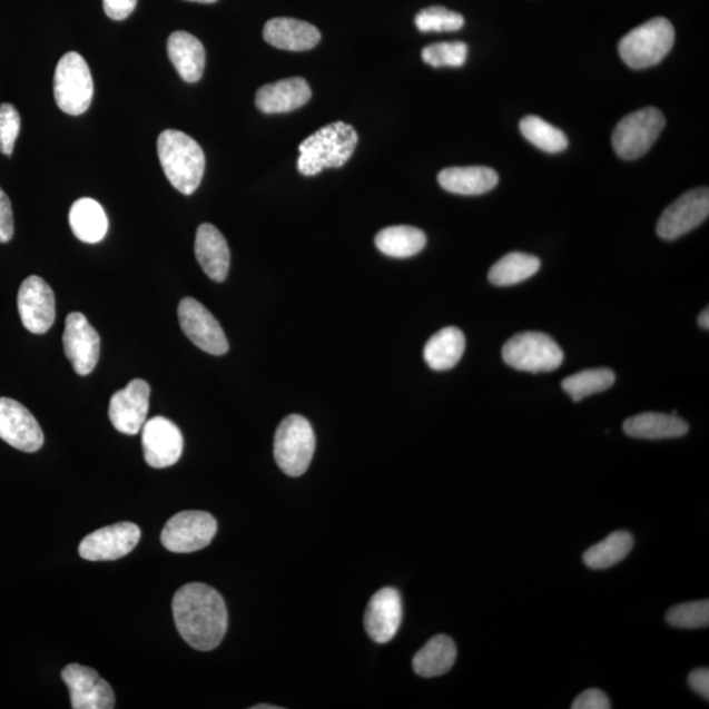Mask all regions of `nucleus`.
<instances>
[{"label":"nucleus","instance_id":"obj_1","mask_svg":"<svg viewBox=\"0 0 709 709\" xmlns=\"http://www.w3.org/2000/svg\"><path fill=\"white\" fill-rule=\"evenodd\" d=\"M175 626L194 649H216L228 630V610L221 595L204 583H188L173 599Z\"/></svg>","mask_w":709,"mask_h":709},{"label":"nucleus","instance_id":"obj_2","mask_svg":"<svg viewBox=\"0 0 709 709\" xmlns=\"http://www.w3.org/2000/svg\"><path fill=\"white\" fill-rule=\"evenodd\" d=\"M160 166L171 186L183 195H193L206 171V156L194 138L180 130L167 129L157 142Z\"/></svg>","mask_w":709,"mask_h":709},{"label":"nucleus","instance_id":"obj_3","mask_svg":"<svg viewBox=\"0 0 709 709\" xmlns=\"http://www.w3.org/2000/svg\"><path fill=\"white\" fill-rule=\"evenodd\" d=\"M357 140L355 128L343 121L319 129L299 145L298 171L314 177L325 168L342 167L353 157Z\"/></svg>","mask_w":709,"mask_h":709},{"label":"nucleus","instance_id":"obj_4","mask_svg":"<svg viewBox=\"0 0 709 709\" xmlns=\"http://www.w3.org/2000/svg\"><path fill=\"white\" fill-rule=\"evenodd\" d=\"M674 27L668 19L656 18L626 35L619 43V53L632 69H647L660 63L674 46Z\"/></svg>","mask_w":709,"mask_h":709},{"label":"nucleus","instance_id":"obj_5","mask_svg":"<svg viewBox=\"0 0 709 709\" xmlns=\"http://www.w3.org/2000/svg\"><path fill=\"white\" fill-rule=\"evenodd\" d=\"M316 435L308 420L302 415H289L275 434L274 453L277 465L291 477L303 476L308 471Z\"/></svg>","mask_w":709,"mask_h":709},{"label":"nucleus","instance_id":"obj_6","mask_svg":"<svg viewBox=\"0 0 709 709\" xmlns=\"http://www.w3.org/2000/svg\"><path fill=\"white\" fill-rule=\"evenodd\" d=\"M93 82L89 65L76 52L66 53L55 72V98L62 112L79 116L90 108Z\"/></svg>","mask_w":709,"mask_h":709},{"label":"nucleus","instance_id":"obj_7","mask_svg":"<svg viewBox=\"0 0 709 709\" xmlns=\"http://www.w3.org/2000/svg\"><path fill=\"white\" fill-rule=\"evenodd\" d=\"M503 362L518 371L540 374L558 370L564 362V351L550 335L543 333H521L504 343Z\"/></svg>","mask_w":709,"mask_h":709},{"label":"nucleus","instance_id":"obj_8","mask_svg":"<svg viewBox=\"0 0 709 709\" xmlns=\"http://www.w3.org/2000/svg\"><path fill=\"white\" fill-rule=\"evenodd\" d=\"M664 128V117L657 108H644L624 117L612 134L613 150L632 160L647 155Z\"/></svg>","mask_w":709,"mask_h":709},{"label":"nucleus","instance_id":"obj_9","mask_svg":"<svg viewBox=\"0 0 709 709\" xmlns=\"http://www.w3.org/2000/svg\"><path fill=\"white\" fill-rule=\"evenodd\" d=\"M217 533V522L206 511H183L168 521L160 535L167 551L193 553L210 544Z\"/></svg>","mask_w":709,"mask_h":709},{"label":"nucleus","instance_id":"obj_10","mask_svg":"<svg viewBox=\"0 0 709 709\" xmlns=\"http://www.w3.org/2000/svg\"><path fill=\"white\" fill-rule=\"evenodd\" d=\"M178 317L181 331L195 346L210 355L221 356L228 353L229 342L226 339L223 327L206 306L196 302L195 298H183Z\"/></svg>","mask_w":709,"mask_h":709},{"label":"nucleus","instance_id":"obj_11","mask_svg":"<svg viewBox=\"0 0 709 709\" xmlns=\"http://www.w3.org/2000/svg\"><path fill=\"white\" fill-rule=\"evenodd\" d=\"M21 323L32 334H46L56 319V297L50 285L40 276H29L21 283L18 295Z\"/></svg>","mask_w":709,"mask_h":709},{"label":"nucleus","instance_id":"obj_12","mask_svg":"<svg viewBox=\"0 0 709 709\" xmlns=\"http://www.w3.org/2000/svg\"><path fill=\"white\" fill-rule=\"evenodd\" d=\"M709 215L708 188L691 189L663 211L657 224L662 239L674 240L703 224Z\"/></svg>","mask_w":709,"mask_h":709},{"label":"nucleus","instance_id":"obj_13","mask_svg":"<svg viewBox=\"0 0 709 709\" xmlns=\"http://www.w3.org/2000/svg\"><path fill=\"white\" fill-rule=\"evenodd\" d=\"M66 357L80 376L90 375L100 356V336L82 313H70L63 333Z\"/></svg>","mask_w":709,"mask_h":709},{"label":"nucleus","instance_id":"obj_14","mask_svg":"<svg viewBox=\"0 0 709 709\" xmlns=\"http://www.w3.org/2000/svg\"><path fill=\"white\" fill-rule=\"evenodd\" d=\"M141 539V530L134 523L107 525L87 535L79 544L80 558L89 561H112L135 550Z\"/></svg>","mask_w":709,"mask_h":709},{"label":"nucleus","instance_id":"obj_15","mask_svg":"<svg viewBox=\"0 0 709 709\" xmlns=\"http://www.w3.org/2000/svg\"><path fill=\"white\" fill-rule=\"evenodd\" d=\"M150 385L136 378L109 401V421L121 434L136 435L142 430L149 413Z\"/></svg>","mask_w":709,"mask_h":709},{"label":"nucleus","instance_id":"obj_16","mask_svg":"<svg viewBox=\"0 0 709 709\" xmlns=\"http://www.w3.org/2000/svg\"><path fill=\"white\" fill-rule=\"evenodd\" d=\"M185 447L181 431L174 422L155 416L142 427V450L145 462L156 470L178 463Z\"/></svg>","mask_w":709,"mask_h":709},{"label":"nucleus","instance_id":"obj_17","mask_svg":"<svg viewBox=\"0 0 709 709\" xmlns=\"http://www.w3.org/2000/svg\"><path fill=\"white\" fill-rule=\"evenodd\" d=\"M0 439L11 447L32 453L43 444V434L35 416L20 402L0 398Z\"/></svg>","mask_w":709,"mask_h":709},{"label":"nucleus","instance_id":"obj_18","mask_svg":"<svg viewBox=\"0 0 709 709\" xmlns=\"http://www.w3.org/2000/svg\"><path fill=\"white\" fill-rule=\"evenodd\" d=\"M62 679L68 686L72 708H115V693L111 686L93 669L71 663L62 670Z\"/></svg>","mask_w":709,"mask_h":709},{"label":"nucleus","instance_id":"obj_19","mask_svg":"<svg viewBox=\"0 0 709 709\" xmlns=\"http://www.w3.org/2000/svg\"><path fill=\"white\" fill-rule=\"evenodd\" d=\"M402 621V601L396 589L384 588L371 598L364 613V628L370 638L385 644L396 636Z\"/></svg>","mask_w":709,"mask_h":709},{"label":"nucleus","instance_id":"obj_20","mask_svg":"<svg viewBox=\"0 0 709 709\" xmlns=\"http://www.w3.org/2000/svg\"><path fill=\"white\" fill-rule=\"evenodd\" d=\"M196 259L203 272L211 280L221 283L228 277L230 267V250L228 243L216 226L203 224L196 233Z\"/></svg>","mask_w":709,"mask_h":709},{"label":"nucleus","instance_id":"obj_21","mask_svg":"<svg viewBox=\"0 0 709 709\" xmlns=\"http://www.w3.org/2000/svg\"><path fill=\"white\" fill-rule=\"evenodd\" d=\"M312 98V90L304 78H288L260 87L255 104L263 114H285L302 108Z\"/></svg>","mask_w":709,"mask_h":709},{"label":"nucleus","instance_id":"obj_22","mask_svg":"<svg viewBox=\"0 0 709 709\" xmlns=\"http://www.w3.org/2000/svg\"><path fill=\"white\" fill-rule=\"evenodd\" d=\"M263 38L277 49L304 52L321 41L318 29L306 21L292 18H275L263 29Z\"/></svg>","mask_w":709,"mask_h":709},{"label":"nucleus","instance_id":"obj_23","mask_svg":"<svg viewBox=\"0 0 709 709\" xmlns=\"http://www.w3.org/2000/svg\"><path fill=\"white\" fill-rule=\"evenodd\" d=\"M167 53L181 79L188 83L200 80L206 69V49L191 33L174 32L167 41Z\"/></svg>","mask_w":709,"mask_h":709},{"label":"nucleus","instance_id":"obj_24","mask_svg":"<svg viewBox=\"0 0 709 709\" xmlns=\"http://www.w3.org/2000/svg\"><path fill=\"white\" fill-rule=\"evenodd\" d=\"M439 185L451 194L476 196L499 185V174L484 166L450 167L439 173Z\"/></svg>","mask_w":709,"mask_h":709},{"label":"nucleus","instance_id":"obj_25","mask_svg":"<svg viewBox=\"0 0 709 709\" xmlns=\"http://www.w3.org/2000/svg\"><path fill=\"white\" fill-rule=\"evenodd\" d=\"M689 425L678 415L661 413H642L631 416L624 422L623 430L628 436L660 441V439L681 437L689 433Z\"/></svg>","mask_w":709,"mask_h":709},{"label":"nucleus","instance_id":"obj_26","mask_svg":"<svg viewBox=\"0 0 709 709\" xmlns=\"http://www.w3.org/2000/svg\"><path fill=\"white\" fill-rule=\"evenodd\" d=\"M69 223L75 236L86 244H98L108 232V218L104 207L90 197L72 204Z\"/></svg>","mask_w":709,"mask_h":709},{"label":"nucleus","instance_id":"obj_27","mask_svg":"<svg viewBox=\"0 0 709 709\" xmlns=\"http://www.w3.org/2000/svg\"><path fill=\"white\" fill-rule=\"evenodd\" d=\"M465 336L457 327H445L426 343L423 356L431 370L447 371L462 361Z\"/></svg>","mask_w":709,"mask_h":709},{"label":"nucleus","instance_id":"obj_28","mask_svg":"<svg viewBox=\"0 0 709 709\" xmlns=\"http://www.w3.org/2000/svg\"><path fill=\"white\" fill-rule=\"evenodd\" d=\"M456 656L455 642L449 636L437 634L414 656L413 668L421 677L443 676L451 670L456 661Z\"/></svg>","mask_w":709,"mask_h":709},{"label":"nucleus","instance_id":"obj_29","mask_svg":"<svg viewBox=\"0 0 709 709\" xmlns=\"http://www.w3.org/2000/svg\"><path fill=\"white\" fill-rule=\"evenodd\" d=\"M380 252L392 258H411L420 254L427 244L426 234L413 226H391L375 238Z\"/></svg>","mask_w":709,"mask_h":709},{"label":"nucleus","instance_id":"obj_30","mask_svg":"<svg viewBox=\"0 0 709 709\" xmlns=\"http://www.w3.org/2000/svg\"><path fill=\"white\" fill-rule=\"evenodd\" d=\"M633 548V536L627 531H617L583 554V562L590 569H609L623 561Z\"/></svg>","mask_w":709,"mask_h":709},{"label":"nucleus","instance_id":"obj_31","mask_svg":"<svg viewBox=\"0 0 709 709\" xmlns=\"http://www.w3.org/2000/svg\"><path fill=\"white\" fill-rule=\"evenodd\" d=\"M540 259L524 253H511L503 257L489 272V282L496 287H509L530 279L539 272Z\"/></svg>","mask_w":709,"mask_h":709},{"label":"nucleus","instance_id":"obj_32","mask_svg":"<svg viewBox=\"0 0 709 709\" xmlns=\"http://www.w3.org/2000/svg\"><path fill=\"white\" fill-rule=\"evenodd\" d=\"M616 374L609 368L587 370L565 378L562 387L574 402H579L610 390L616 384Z\"/></svg>","mask_w":709,"mask_h":709},{"label":"nucleus","instance_id":"obj_33","mask_svg":"<svg viewBox=\"0 0 709 709\" xmlns=\"http://www.w3.org/2000/svg\"><path fill=\"white\" fill-rule=\"evenodd\" d=\"M522 135L535 145L536 148L546 152H561L568 148V138L564 131L551 126L550 122L540 119L538 116H528L521 121Z\"/></svg>","mask_w":709,"mask_h":709},{"label":"nucleus","instance_id":"obj_34","mask_svg":"<svg viewBox=\"0 0 709 709\" xmlns=\"http://www.w3.org/2000/svg\"><path fill=\"white\" fill-rule=\"evenodd\" d=\"M421 32H455L464 26L463 14L435 6L422 10L415 18Z\"/></svg>","mask_w":709,"mask_h":709},{"label":"nucleus","instance_id":"obj_35","mask_svg":"<svg viewBox=\"0 0 709 709\" xmlns=\"http://www.w3.org/2000/svg\"><path fill=\"white\" fill-rule=\"evenodd\" d=\"M671 627L697 630L709 624V602L698 601L671 607L667 613Z\"/></svg>","mask_w":709,"mask_h":709},{"label":"nucleus","instance_id":"obj_36","mask_svg":"<svg viewBox=\"0 0 709 709\" xmlns=\"http://www.w3.org/2000/svg\"><path fill=\"white\" fill-rule=\"evenodd\" d=\"M467 47L466 43L455 42H439L434 46L423 49L422 58L427 65L433 68H460L466 61Z\"/></svg>","mask_w":709,"mask_h":709},{"label":"nucleus","instance_id":"obj_37","mask_svg":"<svg viewBox=\"0 0 709 709\" xmlns=\"http://www.w3.org/2000/svg\"><path fill=\"white\" fill-rule=\"evenodd\" d=\"M20 131V115L12 105H0V152L11 157Z\"/></svg>","mask_w":709,"mask_h":709},{"label":"nucleus","instance_id":"obj_38","mask_svg":"<svg viewBox=\"0 0 709 709\" xmlns=\"http://www.w3.org/2000/svg\"><path fill=\"white\" fill-rule=\"evenodd\" d=\"M13 214L9 196L0 188V244L10 243L13 237Z\"/></svg>","mask_w":709,"mask_h":709},{"label":"nucleus","instance_id":"obj_39","mask_svg":"<svg viewBox=\"0 0 709 709\" xmlns=\"http://www.w3.org/2000/svg\"><path fill=\"white\" fill-rule=\"evenodd\" d=\"M573 709H609L611 708L610 699L605 693L598 689L583 691L577 697L572 705Z\"/></svg>","mask_w":709,"mask_h":709},{"label":"nucleus","instance_id":"obj_40","mask_svg":"<svg viewBox=\"0 0 709 709\" xmlns=\"http://www.w3.org/2000/svg\"><path fill=\"white\" fill-rule=\"evenodd\" d=\"M137 0H104L105 12L109 19L124 20L135 11Z\"/></svg>","mask_w":709,"mask_h":709},{"label":"nucleus","instance_id":"obj_41","mask_svg":"<svg viewBox=\"0 0 709 709\" xmlns=\"http://www.w3.org/2000/svg\"><path fill=\"white\" fill-rule=\"evenodd\" d=\"M689 685L701 698L709 699V670L700 668L690 672Z\"/></svg>","mask_w":709,"mask_h":709},{"label":"nucleus","instance_id":"obj_42","mask_svg":"<svg viewBox=\"0 0 709 709\" xmlns=\"http://www.w3.org/2000/svg\"><path fill=\"white\" fill-rule=\"evenodd\" d=\"M698 323L700 325V327L706 328V331H708L709 328V312L708 309L703 311L700 313Z\"/></svg>","mask_w":709,"mask_h":709},{"label":"nucleus","instance_id":"obj_43","mask_svg":"<svg viewBox=\"0 0 709 709\" xmlns=\"http://www.w3.org/2000/svg\"><path fill=\"white\" fill-rule=\"evenodd\" d=\"M186 2L210 4L217 2V0H186Z\"/></svg>","mask_w":709,"mask_h":709},{"label":"nucleus","instance_id":"obj_44","mask_svg":"<svg viewBox=\"0 0 709 709\" xmlns=\"http://www.w3.org/2000/svg\"><path fill=\"white\" fill-rule=\"evenodd\" d=\"M263 708H267V709H280V707L265 706V705H259V706H255V707H253V709H263Z\"/></svg>","mask_w":709,"mask_h":709}]
</instances>
